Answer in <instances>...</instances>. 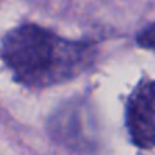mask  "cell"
Segmentation results:
<instances>
[{
	"instance_id": "cell-1",
	"label": "cell",
	"mask_w": 155,
	"mask_h": 155,
	"mask_svg": "<svg viewBox=\"0 0 155 155\" xmlns=\"http://www.w3.org/2000/svg\"><path fill=\"white\" fill-rule=\"evenodd\" d=\"M0 59L15 82L31 90H44L91 70L97 47L90 41L68 40L43 26L23 23L3 37Z\"/></svg>"
},
{
	"instance_id": "cell-2",
	"label": "cell",
	"mask_w": 155,
	"mask_h": 155,
	"mask_svg": "<svg viewBox=\"0 0 155 155\" xmlns=\"http://www.w3.org/2000/svg\"><path fill=\"white\" fill-rule=\"evenodd\" d=\"M47 129L52 140L70 150H94L96 120L91 107L84 99H73L61 105L50 116Z\"/></svg>"
},
{
	"instance_id": "cell-3",
	"label": "cell",
	"mask_w": 155,
	"mask_h": 155,
	"mask_svg": "<svg viewBox=\"0 0 155 155\" xmlns=\"http://www.w3.org/2000/svg\"><path fill=\"white\" fill-rule=\"evenodd\" d=\"M125 125L138 149L155 147V79H141L126 99Z\"/></svg>"
},
{
	"instance_id": "cell-4",
	"label": "cell",
	"mask_w": 155,
	"mask_h": 155,
	"mask_svg": "<svg viewBox=\"0 0 155 155\" xmlns=\"http://www.w3.org/2000/svg\"><path fill=\"white\" fill-rule=\"evenodd\" d=\"M135 43H137L138 47H141V49L155 52V21H153L152 25L146 26L144 29H141V31L137 34Z\"/></svg>"
}]
</instances>
